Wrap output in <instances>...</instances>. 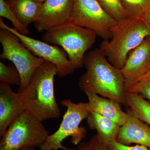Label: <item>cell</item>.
<instances>
[{"instance_id":"cell-1","label":"cell","mask_w":150,"mask_h":150,"mask_svg":"<svg viewBox=\"0 0 150 150\" xmlns=\"http://www.w3.org/2000/svg\"><path fill=\"white\" fill-rule=\"evenodd\" d=\"M83 64L86 71L79 81L81 91L97 94L127 106L126 91L121 70L112 66L99 49L85 56Z\"/></svg>"},{"instance_id":"cell-2","label":"cell","mask_w":150,"mask_h":150,"mask_svg":"<svg viewBox=\"0 0 150 150\" xmlns=\"http://www.w3.org/2000/svg\"><path fill=\"white\" fill-rule=\"evenodd\" d=\"M57 72L55 65L45 61L35 70L27 86L20 93L25 111L41 122L61 115L54 93Z\"/></svg>"},{"instance_id":"cell-3","label":"cell","mask_w":150,"mask_h":150,"mask_svg":"<svg viewBox=\"0 0 150 150\" xmlns=\"http://www.w3.org/2000/svg\"><path fill=\"white\" fill-rule=\"evenodd\" d=\"M150 36V27L144 18H128L119 22L111 39L100 46V52L113 67L121 70L129 53Z\"/></svg>"},{"instance_id":"cell-4","label":"cell","mask_w":150,"mask_h":150,"mask_svg":"<svg viewBox=\"0 0 150 150\" xmlns=\"http://www.w3.org/2000/svg\"><path fill=\"white\" fill-rule=\"evenodd\" d=\"M96 35L93 30L76 24L71 19L46 31L43 40L51 45L61 46L76 69L83 66L85 53L95 42Z\"/></svg>"},{"instance_id":"cell-5","label":"cell","mask_w":150,"mask_h":150,"mask_svg":"<svg viewBox=\"0 0 150 150\" xmlns=\"http://www.w3.org/2000/svg\"><path fill=\"white\" fill-rule=\"evenodd\" d=\"M61 103L67 108L62 123L56 132L48 136L40 150H78L64 146L62 142L71 137V143L77 145L86 137V130L80 127V124L91 112L88 103H75L70 99H65Z\"/></svg>"},{"instance_id":"cell-6","label":"cell","mask_w":150,"mask_h":150,"mask_svg":"<svg viewBox=\"0 0 150 150\" xmlns=\"http://www.w3.org/2000/svg\"><path fill=\"white\" fill-rule=\"evenodd\" d=\"M49 134L42 122L23 112L9 126L0 142V150L40 148Z\"/></svg>"},{"instance_id":"cell-7","label":"cell","mask_w":150,"mask_h":150,"mask_svg":"<svg viewBox=\"0 0 150 150\" xmlns=\"http://www.w3.org/2000/svg\"><path fill=\"white\" fill-rule=\"evenodd\" d=\"M0 42L3 48L0 57L11 61L18 71L21 79L18 93L21 92L28 85L35 70L45 61L35 56L8 30L1 28Z\"/></svg>"},{"instance_id":"cell-8","label":"cell","mask_w":150,"mask_h":150,"mask_svg":"<svg viewBox=\"0 0 150 150\" xmlns=\"http://www.w3.org/2000/svg\"><path fill=\"white\" fill-rule=\"evenodd\" d=\"M71 20L82 27L93 30L104 40L111 39L119 23L97 0H74Z\"/></svg>"},{"instance_id":"cell-9","label":"cell","mask_w":150,"mask_h":150,"mask_svg":"<svg viewBox=\"0 0 150 150\" xmlns=\"http://www.w3.org/2000/svg\"><path fill=\"white\" fill-rule=\"evenodd\" d=\"M0 27L8 30L16 35L21 43L35 56L55 65L57 69L56 76L59 77H64L74 72V67L69 60L67 53L63 49L21 34L13 28L6 24L1 17L0 18Z\"/></svg>"},{"instance_id":"cell-10","label":"cell","mask_w":150,"mask_h":150,"mask_svg":"<svg viewBox=\"0 0 150 150\" xmlns=\"http://www.w3.org/2000/svg\"><path fill=\"white\" fill-rule=\"evenodd\" d=\"M150 69V36L129 53L121 71L126 91L139 81Z\"/></svg>"},{"instance_id":"cell-11","label":"cell","mask_w":150,"mask_h":150,"mask_svg":"<svg viewBox=\"0 0 150 150\" xmlns=\"http://www.w3.org/2000/svg\"><path fill=\"white\" fill-rule=\"evenodd\" d=\"M74 0H46L34 23L38 32L47 31L70 20Z\"/></svg>"},{"instance_id":"cell-12","label":"cell","mask_w":150,"mask_h":150,"mask_svg":"<svg viewBox=\"0 0 150 150\" xmlns=\"http://www.w3.org/2000/svg\"><path fill=\"white\" fill-rule=\"evenodd\" d=\"M20 93L10 85L0 83V137H2L15 119L25 111Z\"/></svg>"},{"instance_id":"cell-13","label":"cell","mask_w":150,"mask_h":150,"mask_svg":"<svg viewBox=\"0 0 150 150\" xmlns=\"http://www.w3.org/2000/svg\"><path fill=\"white\" fill-rule=\"evenodd\" d=\"M127 118L120 127L116 142L125 145H142L150 150V127L137 118L132 110L127 111Z\"/></svg>"},{"instance_id":"cell-14","label":"cell","mask_w":150,"mask_h":150,"mask_svg":"<svg viewBox=\"0 0 150 150\" xmlns=\"http://www.w3.org/2000/svg\"><path fill=\"white\" fill-rule=\"evenodd\" d=\"M88 100L91 112L98 113L121 126L127 118V112L121 109V104L112 100L100 96L97 94L85 93Z\"/></svg>"},{"instance_id":"cell-15","label":"cell","mask_w":150,"mask_h":150,"mask_svg":"<svg viewBox=\"0 0 150 150\" xmlns=\"http://www.w3.org/2000/svg\"><path fill=\"white\" fill-rule=\"evenodd\" d=\"M90 128L96 131L98 137L108 144L116 140L121 126L117 123L95 112H91L86 118Z\"/></svg>"},{"instance_id":"cell-16","label":"cell","mask_w":150,"mask_h":150,"mask_svg":"<svg viewBox=\"0 0 150 150\" xmlns=\"http://www.w3.org/2000/svg\"><path fill=\"white\" fill-rule=\"evenodd\" d=\"M6 2L22 24L26 27L40 15L43 3L35 0H6Z\"/></svg>"},{"instance_id":"cell-17","label":"cell","mask_w":150,"mask_h":150,"mask_svg":"<svg viewBox=\"0 0 150 150\" xmlns=\"http://www.w3.org/2000/svg\"><path fill=\"white\" fill-rule=\"evenodd\" d=\"M127 106H129L134 115L150 125V103L139 94L126 92Z\"/></svg>"},{"instance_id":"cell-18","label":"cell","mask_w":150,"mask_h":150,"mask_svg":"<svg viewBox=\"0 0 150 150\" xmlns=\"http://www.w3.org/2000/svg\"><path fill=\"white\" fill-rule=\"evenodd\" d=\"M120 1L129 18H144L145 13L150 9V0Z\"/></svg>"},{"instance_id":"cell-19","label":"cell","mask_w":150,"mask_h":150,"mask_svg":"<svg viewBox=\"0 0 150 150\" xmlns=\"http://www.w3.org/2000/svg\"><path fill=\"white\" fill-rule=\"evenodd\" d=\"M103 8L112 18L118 22L129 18L120 0H97Z\"/></svg>"},{"instance_id":"cell-20","label":"cell","mask_w":150,"mask_h":150,"mask_svg":"<svg viewBox=\"0 0 150 150\" xmlns=\"http://www.w3.org/2000/svg\"><path fill=\"white\" fill-rule=\"evenodd\" d=\"M0 16L10 21L13 25L14 29L21 34L27 35L29 33L28 27L22 24L18 20L5 0H0Z\"/></svg>"},{"instance_id":"cell-21","label":"cell","mask_w":150,"mask_h":150,"mask_svg":"<svg viewBox=\"0 0 150 150\" xmlns=\"http://www.w3.org/2000/svg\"><path fill=\"white\" fill-rule=\"evenodd\" d=\"M0 81L10 85H16L20 86L21 77L15 67L7 66L0 62Z\"/></svg>"},{"instance_id":"cell-22","label":"cell","mask_w":150,"mask_h":150,"mask_svg":"<svg viewBox=\"0 0 150 150\" xmlns=\"http://www.w3.org/2000/svg\"><path fill=\"white\" fill-rule=\"evenodd\" d=\"M126 92L141 94L143 97L150 100V76L143 78Z\"/></svg>"},{"instance_id":"cell-23","label":"cell","mask_w":150,"mask_h":150,"mask_svg":"<svg viewBox=\"0 0 150 150\" xmlns=\"http://www.w3.org/2000/svg\"><path fill=\"white\" fill-rule=\"evenodd\" d=\"M78 150H108V145L98 137L94 135L87 142H81L78 144Z\"/></svg>"},{"instance_id":"cell-24","label":"cell","mask_w":150,"mask_h":150,"mask_svg":"<svg viewBox=\"0 0 150 150\" xmlns=\"http://www.w3.org/2000/svg\"><path fill=\"white\" fill-rule=\"evenodd\" d=\"M107 145L108 150H150L142 145L137 144L134 146H129L122 144L115 140Z\"/></svg>"},{"instance_id":"cell-25","label":"cell","mask_w":150,"mask_h":150,"mask_svg":"<svg viewBox=\"0 0 150 150\" xmlns=\"http://www.w3.org/2000/svg\"><path fill=\"white\" fill-rule=\"evenodd\" d=\"M144 18L150 27V9L145 13Z\"/></svg>"},{"instance_id":"cell-26","label":"cell","mask_w":150,"mask_h":150,"mask_svg":"<svg viewBox=\"0 0 150 150\" xmlns=\"http://www.w3.org/2000/svg\"><path fill=\"white\" fill-rule=\"evenodd\" d=\"M20 150H36V149L34 147H26L23 148Z\"/></svg>"},{"instance_id":"cell-27","label":"cell","mask_w":150,"mask_h":150,"mask_svg":"<svg viewBox=\"0 0 150 150\" xmlns=\"http://www.w3.org/2000/svg\"><path fill=\"white\" fill-rule=\"evenodd\" d=\"M35 1H37L38 2L43 3L45 2L46 0H35Z\"/></svg>"},{"instance_id":"cell-28","label":"cell","mask_w":150,"mask_h":150,"mask_svg":"<svg viewBox=\"0 0 150 150\" xmlns=\"http://www.w3.org/2000/svg\"><path fill=\"white\" fill-rule=\"evenodd\" d=\"M147 76H150V69L149 70V72L148 73V74H147L144 77Z\"/></svg>"}]
</instances>
